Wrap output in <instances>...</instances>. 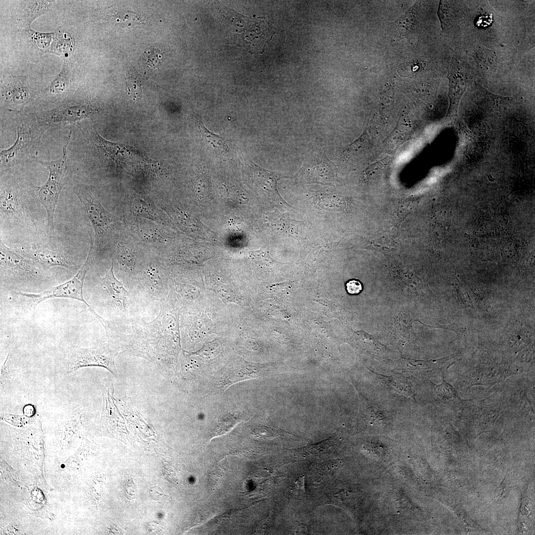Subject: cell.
I'll list each match as a JSON object with an SVG mask.
<instances>
[{
    "instance_id": "cell-1",
    "label": "cell",
    "mask_w": 535,
    "mask_h": 535,
    "mask_svg": "<svg viewBox=\"0 0 535 535\" xmlns=\"http://www.w3.org/2000/svg\"><path fill=\"white\" fill-rule=\"evenodd\" d=\"M160 311L149 322H134L130 334L120 332L111 325L109 337L121 339L124 351L153 362L161 369L171 367L180 349L179 324L168 299L159 302Z\"/></svg>"
},
{
    "instance_id": "cell-2",
    "label": "cell",
    "mask_w": 535,
    "mask_h": 535,
    "mask_svg": "<svg viewBox=\"0 0 535 535\" xmlns=\"http://www.w3.org/2000/svg\"><path fill=\"white\" fill-rule=\"evenodd\" d=\"M222 14L230 22L237 42L253 53H262L275 31L264 17L251 18L223 7ZM234 39V40H235Z\"/></svg>"
},
{
    "instance_id": "cell-3",
    "label": "cell",
    "mask_w": 535,
    "mask_h": 535,
    "mask_svg": "<svg viewBox=\"0 0 535 535\" xmlns=\"http://www.w3.org/2000/svg\"><path fill=\"white\" fill-rule=\"evenodd\" d=\"M93 245L92 240L87 259L81 268L73 278L37 294L16 292L15 293L19 297L20 303L26 307L34 308L40 303L48 299L58 298L72 299L84 303L96 318L98 320L100 319L101 317L87 303L83 296V284L92 261Z\"/></svg>"
},
{
    "instance_id": "cell-4",
    "label": "cell",
    "mask_w": 535,
    "mask_h": 535,
    "mask_svg": "<svg viewBox=\"0 0 535 535\" xmlns=\"http://www.w3.org/2000/svg\"><path fill=\"white\" fill-rule=\"evenodd\" d=\"M71 133L63 149V155L59 160L45 161L36 160L45 165L49 171L46 182L38 187V195L41 203L46 209L49 229H54V215L59 196L63 188L68 184V168L67 164V147L69 142Z\"/></svg>"
},
{
    "instance_id": "cell-5",
    "label": "cell",
    "mask_w": 535,
    "mask_h": 535,
    "mask_svg": "<svg viewBox=\"0 0 535 535\" xmlns=\"http://www.w3.org/2000/svg\"><path fill=\"white\" fill-rule=\"evenodd\" d=\"M118 352L105 343L90 348L71 345L66 354L65 368L67 373L86 367H103L117 375L114 360Z\"/></svg>"
},
{
    "instance_id": "cell-6",
    "label": "cell",
    "mask_w": 535,
    "mask_h": 535,
    "mask_svg": "<svg viewBox=\"0 0 535 535\" xmlns=\"http://www.w3.org/2000/svg\"><path fill=\"white\" fill-rule=\"evenodd\" d=\"M335 165L323 151L314 152L305 158L295 177L302 184L318 183L330 185L334 179Z\"/></svg>"
},
{
    "instance_id": "cell-7",
    "label": "cell",
    "mask_w": 535,
    "mask_h": 535,
    "mask_svg": "<svg viewBox=\"0 0 535 535\" xmlns=\"http://www.w3.org/2000/svg\"><path fill=\"white\" fill-rule=\"evenodd\" d=\"M0 261L1 277H5L10 280L34 277L38 273L29 260L7 247L1 239Z\"/></svg>"
},
{
    "instance_id": "cell-8",
    "label": "cell",
    "mask_w": 535,
    "mask_h": 535,
    "mask_svg": "<svg viewBox=\"0 0 535 535\" xmlns=\"http://www.w3.org/2000/svg\"><path fill=\"white\" fill-rule=\"evenodd\" d=\"M94 229L96 239L101 241L107 235L114 221L113 215L107 212L91 195H85L74 190Z\"/></svg>"
},
{
    "instance_id": "cell-9",
    "label": "cell",
    "mask_w": 535,
    "mask_h": 535,
    "mask_svg": "<svg viewBox=\"0 0 535 535\" xmlns=\"http://www.w3.org/2000/svg\"><path fill=\"white\" fill-rule=\"evenodd\" d=\"M141 284L150 297L160 302L163 300L167 291L166 276L162 263L151 260L141 269Z\"/></svg>"
},
{
    "instance_id": "cell-10",
    "label": "cell",
    "mask_w": 535,
    "mask_h": 535,
    "mask_svg": "<svg viewBox=\"0 0 535 535\" xmlns=\"http://www.w3.org/2000/svg\"><path fill=\"white\" fill-rule=\"evenodd\" d=\"M30 122H17V139L12 147L0 152V161L2 164L11 165L17 162L26 157L34 145V135Z\"/></svg>"
},
{
    "instance_id": "cell-11",
    "label": "cell",
    "mask_w": 535,
    "mask_h": 535,
    "mask_svg": "<svg viewBox=\"0 0 535 535\" xmlns=\"http://www.w3.org/2000/svg\"><path fill=\"white\" fill-rule=\"evenodd\" d=\"M21 252L47 269L54 267L67 268L74 267L63 254L56 250L44 247H35L22 249Z\"/></svg>"
},
{
    "instance_id": "cell-12",
    "label": "cell",
    "mask_w": 535,
    "mask_h": 535,
    "mask_svg": "<svg viewBox=\"0 0 535 535\" xmlns=\"http://www.w3.org/2000/svg\"><path fill=\"white\" fill-rule=\"evenodd\" d=\"M250 165L255 184L262 192L280 203L291 207L280 196L277 188V181L282 178L288 177L266 170L252 161H251Z\"/></svg>"
},
{
    "instance_id": "cell-13",
    "label": "cell",
    "mask_w": 535,
    "mask_h": 535,
    "mask_svg": "<svg viewBox=\"0 0 535 535\" xmlns=\"http://www.w3.org/2000/svg\"><path fill=\"white\" fill-rule=\"evenodd\" d=\"M94 111V109L85 105L61 107L51 112L47 121L51 122H73L81 120Z\"/></svg>"
},
{
    "instance_id": "cell-14",
    "label": "cell",
    "mask_w": 535,
    "mask_h": 535,
    "mask_svg": "<svg viewBox=\"0 0 535 535\" xmlns=\"http://www.w3.org/2000/svg\"><path fill=\"white\" fill-rule=\"evenodd\" d=\"M112 261L110 268L106 271L105 275L100 277L101 281L107 292L117 305L125 309L127 306L128 292L122 282L115 276Z\"/></svg>"
},
{
    "instance_id": "cell-15",
    "label": "cell",
    "mask_w": 535,
    "mask_h": 535,
    "mask_svg": "<svg viewBox=\"0 0 535 535\" xmlns=\"http://www.w3.org/2000/svg\"><path fill=\"white\" fill-rule=\"evenodd\" d=\"M115 252L120 269L129 275L134 273L137 265V254L133 246L119 242L115 247Z\"/></svg>"
},
{
    "instance_id": "cell-16",
    "label": "cell",
    "mask_w": 535,
    "mask_h": 535,
    "mask_svg": "<svg viewBox=\"0 0 535 535\" xmlns=\"http://www.w3.org/2000/svg\"><path fill=\"white\" fill-rule=\"evenodd\" d=\"M132 228L133 232L136 233L142 241L150 243H156L158 241L162 243V241L164 240L161 228L143 219H135Z\"/></svg>"
},
{
    "instance_id": "cell-17",
    "label": "cell",
    "mask_w": 535,
    "mask_h": 535,
    "mask_svg": "<svg viewBox=\"0 0 535 535\" xmlns=\"http://www.w3.org/2000/svg\"><path fill=\"white\" fill-rule=\"evenodd\" d=\"M197 125L200 133L210 150L218 156H225L229 149L226 139L209 130L201 121H197Z\"/></svg>"
},
{
    "instance_id": "cell-18",
    "label": "cell",
    "mask_w": 535,
    "mask_h": 535,
    "mask_svg": "<svg viewBox=\"0 0 535 535\" xmlns=\"http://www.w3.org/2000/svg\"><path fill=\"white\" fill-rule=\"evenodd\" d=\"M377 377L392 390L407 397L415 399L412 391L413 381L400 374L384 376L376 374Z\"/></svg>"
},
{
    "instance_id": "cell-19",
    "label": "cell",
    "mask_w": 535,
    "mask_h": 535,
    "mask_svg": "<svg viewBox=\"0 0 535 535\" xmlns=\"http://www.w3.org/2000/svg\"><path fill=\"white\" fill-rule=\"evenodd\" d=\"M264 368L263 365L254 364H246L244 366L237 368L229 373L225 379L224 386H228L239 381L250 378L257 377L260 374V371Z\"/></svg>"
},
{
    "instance_id": "cell-20",
    "label": "cell",
    "mask_w": 535,
    "mask_h": 535,
    "mask_svg": "<svg viewBox=\"0 0 535 535\" xmlns=\"http://www.w3.org/2000/svg\"><path fill=\"white\" fill-rule=\"evenodd\" d=\"M337 442L336 436H331L317 443L307 446L302 449L308 455L321 456L330 453Z\"/></svg>"
},
{
    "instance_id": "cell-21",
    "label": "cell",
    "mask_w": 535,
    "mask_h": 535,
    "mask_svg": "<svg viewBox=\"0 0 535 535\" xmlns=\"http://www.w3.org/2000/svg\"><path fill=\"white\" fill-rule=\"evenodd\" d=\"M355 337L361 346L371 353H381L384 352L386 348L373 336L363 331L357 332Z\"/></svg>"
},
{
    "instance_id": "cell-22",
    "label": "cell",
    "mask_w": 535,
    "mask_h": 535,
    "mask_svg": "<svg viewBox=\"0 0 535 535\" xmlns=\"http://www.w3.org/2000/svg\"><path fill=\"white\" fill-rule=\"evenodd\" d=\"M0 209L6 213H18L21 206L17 198L10 190H2L0 194Z\"/></svg>"
},
{
    "instance_id": "cell-23",
    "label": "cell",
    "mask_w": 535,
    "mask_h": 535,
    "mask_svg": "<svg viewBox=\"0 0 535 535\" xmlns=\"http://www.w3.org/2000/svg\"><path fill=\"white\" fill-rule=\"evenodd\" d=\"M46 1H30L26 10L24 12L23 18L31 23L36 17L45 12L48 5Z\"/></svg>"
},
{
    "instance_id": "cell-24",
    "label": "cell",
    "mask_w": 535,
    "mask_h": 535,
    "mask_svg": "<svg viewBox=\"0 0 535 535\" xmlns=\"http://www.w3.org/2000/svg\"><path fill=\"white\" fill-rule=\"evenodd\" d=\"M209 324L204 318H197L191 324L189 329L190 338L194 341L198 340L203 337L208 330Z\"/></svg>"
},
{
    "instance_id": "cell-25",
    "label": "cell",
    "mask_w": 535,
    "mask_h": 535,
    "mask_svg": "<svg viewBox=\"0 0 535 535\" xmlns=\"http://www.w3.org/2000/svg\"><path fill=\"white\" fill-rule=\"evenodd\" d=\"M131 208L132 211L137 215L153 218L157 216L154 214L155 210L153 207L142 199H135L133 201Z\"/></svg>"
},
{
    "instance_id": "cell-26",
    "label": "cell",
    "mask_w": 535,
    "mask_h": 535,
    "mask_svg": "<svg viewBox=\"0 0 535 535\" xmlns=\"http://www.w3.org/2000/svg\"><path fill=\"white\" fill-rule=\"evenodd\" d=\"M414 13L413 10L409 11L401 17L396 22L397 28L401 34H405L413 29L414 25Z\"/></svg>"
},
{
    "instance_id": "cell-27",
    "label": "cell",
    "mask_w": 535,
    "mask_h": 535,
    "mask_svg": "<svg viewBox=\"0 0 535 535\" xmlns=\"http://www.w3.org/2000/svg\"><path fill=\"white\" fill-rule=\"evenodd\" d=\"M126 83L129 95L133 100H137L139 98L142 92L141 81L136 76L127 74Z\"/></svg>"
},
{
    "instance_id": "cell-28",
    "label": "cell",
    "mask_w": 535,
    "mask_h": 535,
    "mask_svg": "<svg viewBox=\"0 0 535 535\" xmlns=\"http://www.w3.org/2000/svg\"><path fill=\"white\" fill-rule=\"evenodd\" d=\"M164 53L156 49L148 51L144 55L145 62L151 68H158L164 58Z\"/></svg>"
},
{
    "instance_id": "cell-29",
    "label": "cell",
    "mask_w": 535,
    "mask_h": 535,
    "mask_svg": "<svg viewBox=\"0 0 535 535\" xmlns=\"http://www.w3.org/2000/svg\"><path fill=\"white\" fill-rule=\"evenodd\" d=\"M67 73V67L65 66L57 78L51 84L50 87V93H60L65 89L68 82Z\"/></svg>"
},
{
    "instance_id": "cell-30",
    "label": "cell",
    "mask_w": 535,
    "mask_h": 535,
    "mask_svg": "<svg viewBox=\"0 0 535 535\" xmlns=\"http://www.w3.org/2000/svg\"><path fill=\"white\" fill-rule=\"evenodd\" d=\"M346 287L348 293L352 295L358 294L363 289V286L360 281L354 279L349 280L346 284Z\"/></svg>"
},
{
    "instance_id": "cell-31",
    "label": "cell",
    "mask_w": 535,
    "mask_h": 535,
    "mask_svg": "<svg viewBox=\"0 0 535 535\" xmlns=\"http://www.w3.org/2000/svg\"><path fill=\"white\" fill-rule=\"evenodd\" d=\"M450 387V386L443 380L441 384L436 387L435 391L440 396L444 398H449V397L452 396V394H451L452 392Z\"/></svg>"
},
{
    "instance_id": "cell-32",
    "label": "cell",
    "mask_w": 535,
    "mask_h": 535,
    "mask_svg": "<svg viewBox=\"0 0 535 535\" xmlns=\"http://www.w3.org/2000/svg\"><path fill=\"white\" fill-rule=\"evenodd\" d=\"M304 477H300L297 481H296V490L299 491L301 493H304L305 492L304 487Z\"/></svg>"
},
{
    "instance_id": "cell-33",
    "label": "cell",
    "mask_w": 535,
    "mask_h": 535,
    "mask_svg": "<svg viewBox=\"0 0 535 535\" xmlns=\"http://www.w3.org/2000/svg\"><path fill=\"white\" fill-rule=\"evenodd\" d=\"M485 22L489 24L488 21L490 22V18H489L488 16H482L481 17H480L478 20V23L480 25H482V26L485 25Z\"/></svg>"
}]
</instances>
